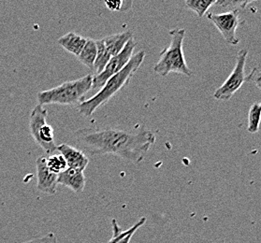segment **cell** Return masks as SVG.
Instances as JSON below:
<instances>
[{
	"label": "cell",
	"mask_w": 261,
	"mask_h": 243,
	"mask_svg": "<svg viewBox=\"0 0 261 243\" xmlns=\"http://www.w3.org/2000/svg\"><path fill=\"white\" fill-rule=\"evenodd\" d=\"M77 143L91 155L114 154L133 164H139L155 142L152 131L139 132L107 128H82L74 133Z\"/></svg>",
	"instance_id": "6da1fadb"
},
{
	"label": "cell",
	"mask_w": 261,
	"mask_h": 243,
	"mask_svg": "<svg viewBox=\"0 0 261 243\" xmlns=\"http://www.w3.org/2000/svg\"><path fill=\"white\" fill-rule=\"evenodd\" d=\"M145 58L144 51H139L131 57L130 61L120 72L114 75L103 85L102 88L95 96L82 102L78 107L80 114L86 118L91 117L98 107L108 103L121 89L129 84L134 74L141 68Z\"/></svg>",
	"instance_id": "7a4b0ae2"
},
{
	"label": "cell",
	"mask_w": 261,
	"mask_h": 243,
	"mask_svg": "<svg viewBox=\"0 0 261 243\" xmlns=\"http://www.w3.org/2000/svg\"><path fill=\"white\" fill-rule=\"evenodd\" d=\"M93 75H86L83 78L68 80L61 85L49 90L38 93L39 105H80L85 101V96L93 86Z\"/></svg>",
	"instance_id": "3957f363"
},
{
	"label": "cell",
	"mask_w": 261,
	"mask_h": 243,
	"mask_svg": "<svg viewBox=\"0 0 261 243\" xmlns=\"http://www.w3.org/2000/svg\"><path fill=\"white\" fill-rule=\"evenodd\" d=\"M170 44L160 52L159 60L153 67V71L163 77L171 72L191 77L192 70L187 64L182 49L186 30L184 29H172L170 31Z\"/></svg>",
	"instance_id": "277c9868"
},
{
	"label": "cell",
	"mask_w": 261,
	"mask_h": 243,
	"mask_svg": "<svg viewBox=\"0 0 261 243\" xmlns=\"http://www.w3.org/2000/svg\"><path fill=\"white\" fill-rule=\"evenodd\" d=\"M47 110L41 105L33 107L29 117V129L31 136L46 153L53 154L57 151L55 143V131L51 125L47 124Z\"/></svg>",
	"instance_id": "5b68a950"
},
{
	"label": "cell",
	"mask_w": 261,
	"mask_h": 243,
	"mask_svg": "<svg viewBox=\"0 0 261 243\" xmlns=\"http://www.w3.org/2000/svg\"><path fill=\"white\" fill-rule=\"evenodd\" d=\"M248 57V50L242 49L238 51L236 57V63L235 67L233 68L230 75L227 77V79L224 82V84L216 89L214 97L216 100L221 101H227L232 97L246 79L245 76V64Z\"/></svg>",
	"instance_id": "8992f818"
},
{
	"label": "cell",
	"mask_w": 261,
	"mask_h": 243,
	"mask_svg": "<svg viewBox=\"0 0 261 243\" xmlns=\"http://www.w3.org/2000/svg\"><path fill=\"white\" fill-rule=\"evenodd\" d=\"M137 42L134 39L129 40L123 51L119 55L112 57L110 59L107 66L104 68L101 73L95 75L93 77V86L92 90H100L103 85L106 84L111 77L120 72L123 68L130 61L131 57H133V52L136 48Z\"/></svg>",
	"instance_id": "52a82bcc"
},
{
	"label": "cell",
	"mask_w": 261,
	"mask_h": 243,
	"mask_svg": "<svg viewBox=\"0 0 261 243\" xmlns=\"http://www.w3.org/2000/svg\"><path fill=\"white\" fill-rule=\"evenodd\" d=\"M207 18L211 23L216 26L223 39L229 45H238L240 39L236 35V31L242 23L238 10L223 12V13H207Z\"/></svg>",
	"instance_id": "ba28073f"
},
{
	"label": "cell",
	"mask_w": 261,
	"mask_h": 243,
	"mask_svg": "<svg viewBox=\"0 0 261 243\" xmlns=\"http://www.w3.org/2000/svg\"><path fill=\"white\" fill-rule=\"evenodd\" d=\"M37 188L41 193L55 195L57 191V175L48 169L45 157L40 156L36 160Z\"/></svg>",
	"instance_id": "9c48e42d"
},
{
	"label": "cell",
	"mask_w": 261,
	"mask_h": 243,
	"mask_svg": "<svg viewBox=\"0 0 261 243\" xmlns=\"http://www.w3.org/2000/svg\"><path fill=\"white\" fill-rule=\"evenodd\" d=\"M57 151H58L63 157L66 160L68 168L73 170L85 171L87 168L89 159L86 156L84 152L78 150L76 148L72 147L68 144H61L57 146Z\"/></svg>",
	"instance_id": "30bf717a"
},
{
	"label": "cell",
	"mask_w": 261,
	"mask_h": 243,
	"mask_svg": "<svg viewBox=\"0 0 261 243\" xmlns=\"http://www.w3.org/2000/svg\"><path fill=\"white\" fill-rule=\"evenodd\" d=\"M57 183L68 187L75 194L80 195L85 190L86 178L83 171L68 168L57 175Z\"/></svg>",
	"instance_id": "8fae6325"
},
{
	"label": "cell",
	"mask_w": 261,
	"mask_h": 243,
	"mask_svg": "<svg viewBox=\"0 0 261 243\" xmlns=\"http://www.w3.org/2000/svg\"><path fill=\"white\" fill-rule=\"evenodd\" d=\"M132 39H133V33L129 30H127L122 33L107 36L103 38L102 40L110 56L114 57L119 55L125 48L126 43Z\"/></svg>",
	"instance_id": "7c38bea8"
},
{
	"label": "cell",
	"mask_w": 261,
	"mask_h": 243,
	"mask_svg": "<svg viewBox=\"0 0 261 243\" xmlns=\"http://www.w3.org/2000/svg\"><path fill=\"white\" fill-rule=\"evenodd\" d=\"M86 41L87 39H85L84 37L77 35L74 32H69L68 34L64 35L57 40V43L66 51L78 57L81 51H83Z\"/></svg>",
	"instance_id": "4fadbf2b"
},
{
	"label": "cell",
	"mask_w": 261,
	"mask_h": 243,
	"mask_svg": "<svg viewBox=\"0 0 261 243\" xmlns=\"http://www.w3.org/2000/svg\"><path fill=\"white\" fill-rule=\"evenodd\" d=\"M97 44L96 40L92 39H87V41L85 43V47L83 51L78 57V60L82 64H84L87 68L90 69H94V64L97 58Z\"/></svg>",
	"instance_id": "5bb4252c"
},
{
	"label": "cell",
	"mask_w": 261,
	"mask_h": 243,
	"mask_svg": "<svg viewBox=\"0 0 261 243\" xmlns=\"http://www.w3.org/2000/svg\"><path fill=\"white\" fill-rule=\"evenodd\" d=\"M96 44H97V58L94 64V70L96 72L95 75H97L102 72L112 57L110 56L106 47L104 45L102 39L96 40Z\"/></svg>",
	"instance_id": "9a60e30c"
},
{
	"label": "cell",
	"mask_w": 261,
	"mask_h": 243,
	"mask_svg": "<svg viewBox=\"0 0 261 243\" xmlns=\"http://www.w3.org/2000/svg\"><path fill=\"white\" fill-rule=\"evenodd\" d=\"M216 0H187L185 2L188 10L195 12L198 17L204 16L212 6L216 5Z\"/></svg>",
	"instance_id": "2e32d148"
},
{
	"label": "cell",
	"mask_w": 261,
	"mask_h": 243,
	"mask_svg": "<svg viewBox=\"0 0 261 243\" xmlns=\"http://www.w3.org/2000/svg\"><path fill=\"white\" fill-rule=\"evenodd\" d=\"M261 123V107L259 104L254 103L249 109L248 113V125L247 131L251 134H255L259 131Z\"/></svg>",
	"instance_id": "e0dca14e"
},
{
	"label": "cell",
	"mask_w": 261,
	"mask_h": 243,
	"mask_svg": "<svg viewBox=\"0 0 261 243\" xmlns=\"http://www.w3.org/2000/svg\"><path fill=\"white\" fill-rule=\"evenodd\" d=\"M46 164L50 171L57 175L68 169V164L61 154H51L46 158Z\"/></svg>",
	"instance_id": "ac0fdd59"
},
{
	"label": "cell",
	"mask_w": 261,
	"mask_h": 243,
	"mask_svg": "<svg viewBox=\"0 0 261 243\" xmlns=\"http://www.w3.org/2000/svg\"><path fill=\"white\" fill-rule=\"evenodd\" d=\"M104 4L112 12H127L132 7L131 1H105Z\"/></svg>",
	"instance_id": "d6986e66"
},
{
	"label": "cell",
	"mask_w": 261,
	"mask_h": 243,
	"mask_svg": "<svg viewBox=\"0 0 261 243\" xmlns=\"http://www.w3.org/2000/svg\"><path fill=\"white\" fill-rule=\"evenodd\" d=\"M112 225H113V237L109 240L108 243H116L120 238H122L123 237H125V235H127L129 232L131 231L132 227H130L129 229L124 231L119 226H118V223L115 219L112 220Z\"/></svg>",
	"instance_id": "ffe728a7"
},
{
	"label": "cell",
	"mask_w": 261,
	"mask_h": 243,
	"mask_svg": "<svg viewBox=\"0 0 261 243\" xmlns=\"http://www.w3.org/2000/svg\"><path fill=\"white\" fill-rule=\"evenodd\" d=\"M245 80L255 85L261 91V69L257 68H253L249 75L246 77Z\"/></svg>",
	"instance_id": "44dd1931"
},
{
	"label": "cell",
	"mask_w": 261,
	"mask_h": 243,
	"mask_svg": "<svg viewBox=\"0 0 261 243\" xmlns=\"http://www.w3.org/2000/svg\"><path fill=\"white\" fill-rule=\"evenodd\" d=\"M145 222H146V218H145V217L141 218L140 220L137 222L134 226H131V227H132L131 231L129 232L127 235H125V237L120 238L119 240L116 243H130L131 238L133 237V235L135 234V232H136L140 227H142V226L145 224Z\"/></svg>",
	"instance_id": "7402d4cb"
},
{
	"label": "cell",
	"mask_w": 261,
	"mask_h": 243,
	"mask_svg": "<svg viewBox=\"0 0 261 243\" xmlns=\"http://www.w3.org/2000/svg\"><path fill=\"white\" fill-rule=\"evenodd\" d=\"M22 243H57V237L55 233L50 232V233H47L46 235L35 237L30 240Z\"/></svg>",
	"instance_id": "603a6c76"
},
{
	"label": "cell",
	"mask_w": 261,
	"mask_h": 243,
	"mask_svg": "<svg viewBox=\"0 0 261 243\" xmlns=\"http://www.w3.org/2000/svg\"><path fill=\"white\" fill-rule=\"evenodd\" d=\"M259 106H260L261 107V103H259Z\"/></svg>",
	"instance_id": "cb8c5ba5"
}]
</instances>
